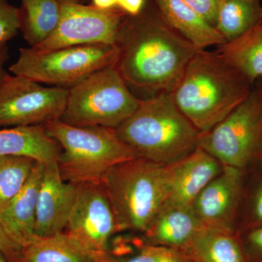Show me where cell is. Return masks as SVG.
Segmentation results:
<instances>
[{
    "instance_id": "cell-1",
    "label": "cell",
    "mask_w": 262,
    "mask_h": 262,
    "mask_svg": "<svg viewBox=\"0 0 262 262\" xmlns=\"http://www.w3.org/2000/svg\"><path fill=\"white\" fill-rule=\"evenodd\" d=\"M115 46L119 51L115 67L141 99L170 94L200 51L147 4L140 14L125 17Z\"/></svg>"
},
{
    "instance_id": "cell-2",
    "label": "cell",
    "mask_w": 262,
    "mask_h": 262,
    "mask_svg": "<svg viewBox=\"0 0 262 262\" xmlns=\"http://www.w3.org/2000/svg\"><path fill=\"white\" fill-rule=\"evenodd\" d=\"M253 87L218 53L200 50L170 96L181 113L203 134L243 102Z\"/></svg>"
},
{
    "instance_id": "cell-3",
    "label": "cell",
    "mask_w": 262,
    "mask_h": 262,
    "mask_svg": "<svg viewBox=\"0 0 262 262\" xmlns=\"http://www.w3.org/2000/svg\"><path fill=\"white\" fill-rule=\"evenodd\" d=\"M116 131L139 158L163 165L194 151L201 134L170 94L141 99L139 108Z\"/></svg>"
},
{
    "instance_id": "cell-4",
    "label": "cell",
    "mask_w": 262,
    "mask_h": 262,
    "mask_svg": "<svg viewBox=\"0 0 262 262\" xmlns=\"http://www.w3.org/2000/svg\"><path fill=\"white\" fill-rule=\"evenodd\" d=\"M118 232L144 234L166 203V165L144 158L122 162L103 176Z\"/></svg>"
},
{
    "instance_id": "cell-5",
    "label": "cell",
    "mask_w": 262,
    "mask_h": 262,
    "mask_svg": "<svg viewBox=\"0 0 262 262\" xmlns=\"http://www.w3.org/2000/svg\"><path fill=\"white\" fill-rule=\"evenodd\" d=\"M44 126L48 136L61 146L58 165L62 179L75 185L101 182L114 165L139 158L116 129L74 126L59 120Z\"/></svg>"
},
{
    "instance_id": "cell-6",
    "label": "cell",
    "mask_w": 262,
    "mask_h": 262,
    "mask_svg": "<svg viewBox=\"0 0 262 262\" xmlns=\"http://www.w3.org/2000/svg\"><path fill=\"white\" fill-rule=\"evenodd\" d=\"M115 65L94 72L69 89L59 120L74 126L117 129L140 105Z\"/></svg>"
},
{
    "instance_id": "cell-7",
    "label": "cell",
    "mask_w": 262,
    "mask_h": 262,
    "mask_svg": "<svg viewBox=\"0 0 262 262\" xmlns=\"http://www.w3.org/2000/svg\"><path fill=\"white\" fill-rule=\"evenodd\" d=\"M115 45H89L41 51L20 48L17 61L9 67L13 75L38 83L70 89L98 70L116 64Z\"/></svg>"
},
{
    "instance_id": "cell-8",
    "label": "cell",
    "mask_w": 262,
    "mask_h": 262,
    "mask_svg": "<svg viewBox=\"0 0 262 262\" xmlns=\"http://www.w3.org/2000/svg\"><path fill=\"white\" fill-rule=\"evenodd\" d=\"M198 146L225 166L246 170L262 158V95L257 86L211 130Z\"/></svg>"
},
{
    "instance_id": "cell-9",
    "label": "cell",
    "mask_w": 262,
    "mask_h": 262,
    "mask_svg": "<svg viewBox=\"0 0 262 262\" xmlns=\"http://www.w3.org/2000/svg\"><path fill=\"white\" fill-rule=\"evenodd\" d=\"M69 90L44 87L21 76L8 75L0 83V128L45 125L60 120Z\"/></svg>"
},
{
    "instance_id": "cell-10",
    "label": "cell",
    "mask_w": 262,
    "mask_h": 262,
    "mask_svg": "<svg viewBox=\"0 0 262 262\" xmlns=\"http://www.w3.org/2000/svg\"><path fill=\"white\" fill-rule=\"evenodd\" d=\"M61 18L54 32L36 47L41 51L89 45H115L127 16L119 8L103 10L92 5L59 0Z\"/></svg>"
},
{
    "instance_id": "cell-11",
    "label": "cell",
    "mask_w": 262,
    "mask_h": 262,
    "mask_svg": "<svg viewBox=\"0 0 262 262\" xmlns=\"http://www.w3.org/2000/svg\"><path fill=\"white\" fill-rule=\"evenodd\" d=\"M64 232L91 252L110 256V239L118 227L102 182L77 185V198Z\"/></svg>"
},
{
    "instance_id": "cell-12",
    "label": "cell",
    "mask_w": 262,
    "mask_h": 262,
    "mask_svg": "<svg viewBox=\"0 0 262 262\" xmlns=\"http://www.w3.org/2000/svg\"><path fill=\"white\" fill-rule=\"evenodd\" d=\"M245 170L225 166L208 183L191 204L194 214L206 227L237 232Z\"/></svg>"
},
{
    "instance_id": "cell-13",
    "label": "cell",
    "mask_w": 262,
    "mask_h": 262,
    "mask_svg": "<svg viewBox=\"0 0 262 262\" xmlns=\"http://www.w3.org/2000/svg\"><path fill=\"white\" fill-rule=\"evenodd\" d=\"M77 193V185L62 179L58 161L45 165L36 209L35 234L37 237L64 232Z\"/></svg>"
},
{
    "instance_id": "cell-14",
    "label": "cell",
    "mask_w": 262,
    "mask_h": 262,
    "mask_svg": "<svg viewBox=\"0 0 262 262\" xmlns=\"http://www.w3.org/2000/svg\"><path fill=\"white\" fill-rule=\"evenodd\" d=\"M224 167L200 146L182 160L166 165L165 203L190 206L198 194L222 171Z\"/></svg>"
},
{
    "instance_id": "cell-15",
    "label": "cell",
    "mask_w": 262,
    "mask_h": 262,
    "mask_svg": "<svg viewBox=\"0 0 262 262\" xmlns=\"http://www.w3.org/2000/svg\"><path fill=\"white\" fill-rule=\"evenodd\" d=\"M45 165L37 163L20 192L0 211V222L8 234L22 248L37 237L35 234L38 193Z\"/></svg>"
},
{
    "instance_id": "cell-16",
    "label": "cell",
    "mask_w": 262,
    "mask_h": 262,
    "mask_svg": "<svg viewBox=\"0 0 262 262\" xmlns=\"http://www.w3.org/2000/svg\"><path fill=\"white\" fill-rule=\"evenodd\" d=\"M204 227L190 206L165 203L144 235L146 244L177 248L187 252L193 239Z\"/></svg>"
},
{
    "instance_id": "cell-17",
    "label": "cell",
    "mask_w": 262,
    "mask_h": 262,
    "mask_svg": "<svg viewBox=\"0 0 262 262\" xmlns=\"http://www.w3.org/2000/svg\"><path fill=\"white\" fill-rule=\"evenodd\" d=\"M165 21L198 50L225 44L222 34L183 0H151Z\"/></svg>"
},
{
    "instance_id": "cell-18",
    "label": "cell",
    "mask_w": 262,
    "mask_h": 262,
    "mask_svg": "<svg viewBox=\"0 0 262 262\" xmlns=\"http://www.w3.org/2000/svg\"><path fill=\"white\" fill-rule=\"evenodd\" d=\"M61 151L44 125L0 128V157H29L48 165L58 161Z\"/></svg>"
},
{
    "instance_id": "cell-19",
    "label": "cell",
    "mask_w": 262,
    "mask_h": 262,
    "mask_svg": "<svg viewBox=\"0 0 262 262\" xmlns=\"http://www.w3.org/2000/svg\"><path fill=\"white\" fill-rule=\"evenodd\" d=\"M111 256L91 252L66 232L37 237L22 248L19 262H103Z\"/></svg>"
},
{
    "instance_id": "cell-20",
    "label": "cell",
    "mask_w": 262,
    "mask_h": 262,
    "mask_svg": "<svg viewBox=\"0 0 262 262\" xmlns=\"http://www.w3.org/2000/svg\"><path fill=\"white\" fill-rule=\"evenodd\" d=\"M187 252L194 262H249L237 232L205 226Z\"/></svg>"
},
{
    "instance_id": "cell-21",
    "label": "cell",
    "mask_w": 262,
    "mask_h": 262,
    "mask_svg": "<svg viewBox=\"0 0 262 262\" xmlns=\"http://www.w3.org/2000/svg\"><path fill=\"white\" fill-rule=\"evenodd\" d=\"M219 47L221 57L253 85L262 80V21Z\"/></svg>"
},
{
    "instance_id": "cell-22",
    "label": "cell",
    "mask_w": 262,
    "mask_h": 262,
    "mask_svg": "<svg viewBox=\"0 0 262 262\" xmlns=\"http://www.w3.org/2000/svg\"><path fill=\"white\" fill-rule=\"evenodd\" d=\"M20 31L30 47H36L54 32L61 18L59 0H20Z\"/></svg>"
},
{
    "instance_id": "cell-23",
    "label": "cell",
    "mask_w": 262,
    "mask_h": 262,
    "mask_svg": "<svg viewBox=\"0 0 262 262\" xmlns=\"http://www.w3.org/2000/svg\"><path fill=\"white\" fill-rule=\"evenodd\" d=\"M261 21L260 0H220L215 27L226 42L239 37Z\"/></svg>"
},
{
    "instance_id": "cell-24",
    "label": "cell",
    "mask_w": 262,
    "mask_h": 262,
    "mask_svg": "<svg viewBox=\"0 0 262 262\" xmlns=\"http://www.w3.org/2000/svg\"><path fill=\"white\" fill-rule=\"evenodd\" d=\"M258 227H262V158L245 170L237 232Z\"/></svg>"
},
{
    "instance_id": "cell-25",
    "label": "cell",
    "mask_w": 262,
    "mask_h": 262,
    "mask_svg": "<svg viewBox=\"0 0 262 262\" xmlns=\"http://www.w3.org/2000/svg\"><path fill=\"white\" fill-rule=\"evenodd\" d=\"M37 163L29 157H0V211L23 189Z\"/></svg>"
},
{
    "instance_id": "cell-26",
    "label": "cell",
    "mask_w": 262,
    "mask_h": 262,
    "mask_svg": "<svg viewBox=\"0 0 262 262\" xmlns=\"http://www.w3.org/2000/svg\"><path fill=\"white\" fill-rule=\"evenodd\" d=\"M115 262H192L189 253L177 248L146 244L131 257Z\"/></svg>"
},
{
    "instance_id": "cell-27",
    "label": "cell",
    "mask_w": 262,
    "mask_h": 262,
    "mask_svg": "<svg viewBox=\"0 0 262 262\" xmlns=\"http://www.w3.org/2000/svg\"><path fill=\"white\" fill-rule=\"evenodd\" d=\"M20 27L18 8L10 5L8 0H0V49L18 35Z\"/></svg>"
},
{
    "instance_id": "cell-28",
    "label": "cell",
    "mask_w": 262,
    "mask_h": 262,
    "mask_svg": "<svg viewBox=\"0 0 262 262\" xmlns=\"http://www.w3.org/2000/svg\"><path fill=\"white\" fill-rule=\"evenodd\" d=\"M248 261L262 262V227L238 232Z\"/></svg>"
},
{
    "instance_id": "cell-29",
    "label": "cell",
    "mask_w": 262,
    "mask_h": 262,
    "mask_svg": "<svg viewBox=\"0 0 262 262\" xmlns=\"http://www.w3.org/2000/svg\"><path fill=\"white\" fill-rule=\"evenodd\" d=\"M208 23L215 27L220 0H183Z\"/></svg>"
},
{
    "instance_id": "cell-30",
    "label": "cell",
    "mask_w": 262,
    "mask_h": 262,
    "mask_svg": "<svg viewBox=\"0 0 262 262\" xmlns=\"http://www.w3.org/2000/svg\"><path fill=\"white\" fill-rule=\"evenodd\" d=\"M22 247L12 238L0 222V253L9 262H19Z\"/></svg>"
},
{
    "instance_id": "cell-31",
    "label": "cell",
    "mask_w": 262,
    "mask_h": 262,
    "mask_svg": "<svg viewBox=\"0 0 262 262\" xmlns=\"http://www.w3.org/2000/svg\"><path fill=\"white\" fill-rule=\"evenodd\" d=\"M147 0H117V8L129 16L140 14L145 8Z\"/></svg>"
},
{
    "instance_id": "cell-32",
    "label": "cell",
    "mask_w": 262,
    "mask_h": 262,
    "mask_svg": "<svg viewBox=\"0 0 262 262\" xmlns=\"http://www.w3.org/2000/svg\"><path fill=\"white\" fill-rule=\"evenodd\" d=\"M9 52L7 46L0 49V83L8 75V72L5 70V65L9 59Z\"/></svg>"
},
{
    "instance_id": "cell-33",
    "label": "cell",
    "mask_w": 262,
    "mask_h": 262,
    "mask_svg": "<svg viewBox=\"0 0 262 262\" xmlns=\"http://www.w3.org/2000/svg\"><path fill=\"white\" fill-rule=\"evenodd\" d=\"M91 5L98 9L108 10L117 8V0H91Z\"/></svg>"
},
{
    "instance_id": "cell-34",
    "label": "cell",
    "mask_w": 262,
    "mask_h": 262,
    "mask_svg": "<svg viewBox=\"0 0 262 262\" xmlns=\"http://www.w3.org/2000/svg\"><path fill=\"white\" fill-rule=\"evenodd\" d=\"M254 84L255 85L257 86L258 89L260 90V91H261L262 95V80L258 81V82H256Z\"/></svg>"
},
{
    "instance_id": "cell-35",
    "label": "cell",
    "mask_w": 262,
    "mask_h": 262,
    "mask_svg": "<svg viewBox=\"0 0 262 262\" xmlns=\"http://www.w3.org/2000/svg\"><path fill=\"white\" fill-rule=\"evenodd\" d=\"M0 262H9L1 253H0Z\"/></svg>"
},
{
    "instance_id": "cell-36",
    "label": "cell",
    "mask_w": 262,
    "mask_h": 262,
    "mask_svg": "<svg viewBox=\"0 0 262 262\" xmlns=\"http://www.w3.org/2000/svg\"><path fill=\"white\" fill-rule=\"evenodd\" d=\"M70 1L77 2V3H85L87 0H70Z\"/></svg>"
},
{
    "instance_id": "cell-37",
    "label": "cell",
    "mask_w": 262,
    "mask_h": 262,
    "mask_svg": "<svg viewBox=\"0 0 262 262\" xmlns=\"http://www.w3.org/2000/svg\"><path fill=\"white\" fill-rule=\"evenodd\" d=\"M103 262H115V260L113 259V258L111 257L108 258V259L106 260V261Z\"/></svg>"
},
{
    "instance_id": "cell-38",
    "label": "cell",
    "mask_w": 262,
    "mask_h": 262,
    "mask_svg": "<svg viewBox=\"0 0 262 262\" xmlns=\"http://www.w3.org/2000/svg\"><path fill=\"white\" fill-rule=\"evenodd\" d=\"M192 262H194V261H192Z\"/></svg>"
}]
</instances>
